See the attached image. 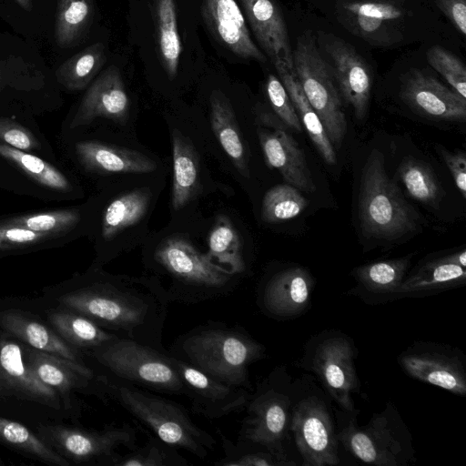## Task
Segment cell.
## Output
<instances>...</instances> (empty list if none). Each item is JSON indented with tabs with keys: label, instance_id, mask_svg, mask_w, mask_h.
Masks as SVG:
<instances>
[{
	"label": "cell",
	"instance_id": "6da1fadb",
	"mask_svg": "<svg viewBox=\"0 0 466 466\" xmlns=\"http://www.w3.org/2000/svg\"><path fill=\"white\" fill-rule=\"evenodd\" d=\"M53 298L109 332L166 350L162 337L170 301L156 279L95 272L72 280Z\"/></svg>",
	"mask_w": 466,
	"mask_h": 466
},
{
	"label": "cell",
	"instance_id": "7a4b0ae2",
	"mask_svg": "<svg viewBox=\"0 0 466 466\" xmlns=\"http://www.w3.org/2000/svg\"><path fill=\"white\" fill-rule=\"evenodd\" d=\"M168 353L216 380L250 390L248 366L265 358L266 348L244 329L215 322L179 336Z\"/></svg>",
	"mask_w": 466,
	"mask_h": 466
},
{
	"label": "cell",
	"instance_id": "3957f363",
	"mask_svg": "<svg viewBox=\"0 0 466 466\" xmlns=\"http://www.w3.org/2000/svg\"><path fill=\"white\" fill-rule=\"evenodd\" d=\"M107 378L108 397L162 441L202 460L213 451L217 442L214 436L199 428L183 406L134 385Z\"/></svg>",
	"mask_w": 466,
	"mask_h": 466
},
{
	"label": "cell",
	"instance_id": "277c9868",
	"mask_svg": "<svg viewBox=\"0 0 466 466\" xmlns=\"http://www.w3.org/2000/svg\"><path fill=\"white\" fill-rule=\"evenodd\" d=\"M334 412L339 444L363 463L408 466L416 461L411 433L391 401L363 426L358 424L360 410L335 408Z\"/></svg>",
	"mask_w": 466,
	"mask_h": 466
},
{
	"label": "cell",
	"instance_id": "5b68a950",
	"mask_svg": "<svg viewBox=\"0 0 466 466\" xmlns=\"http://www.w3.org/2000/svg\"><path fill=\"white\" fill-rule=\"evenodd\" d=\"M153 258L170 280L164 289L170 302L196 304L218 299L228 294L236 284L237 276L182 238L162 242Z\"/></svg>",
	"mask_w": 466,
	"mask_h": 466
},
{
	"label": "cell",
	"instance_id": "8992f818",
	"mask_svg": "<svg viewBox=\"0 0 466 466\" xmlns=\"http://www.w3.org/2000/svg\"><path fill=\"white\" fill-rule=\"evenodd\" d=\"M289 431L301 457V465L339 464V442L331 399L309 373L293 380Z\"/></svg>",
	"mask_w": 466,
	"mask_h": 466
},
{
	"label": "cell",
	"instance_id": "52a82bcc",
	"mask_svg": "<svg viewBox=\"0 0 466 466\" xmlns=\"http://www.w3.org/2000/svg\"><path fill=\"white\" fill-rule=\"evenodd\" d=\"M292 382L287 367L280 365L257 385L244 408L238 438L267 448L287 465H296L285 448L290 437Z\"/></svg>",
	"mask_w": 466,
	"mask_h": 466
},
{
	"label": "cell",
	"instance_id": "ba28073f",
	"mask_svg": "<svg viewBox=\"0 0 466 466\" xmlns=\"http://www.w3.org/2000/svg\"><path fill=\"white\" fill-rule=\"evenodd\" d=\"M360 219L370 238L393 240L414 232L420 217L388 176L383 155L374 150L363 168L360 191Z\"/></svg>",
	"mask_w": 466,
	"mask_h": 466
},
{
	"label": "cell",
	"instance_id": "9c48e42d",
	"mask_svg": "<svg viewBox=\"0 0 466 466\" xmlns=\"http://www.w3.org/2000/svg\"><path fill=\"white\" fill-rule=\"evenodd\" d=\"M86 353L119 381L157 392L186 394L182 378L167 350L116 336Z\"/></svg>",
	"mask_w": 466,
	"mask_h": 466
},
{
	"label": "cell",
	"instance_id": "30bf717a",
	"mask_svg": "<svg viewBox=\"0 0 466 466\" xmlns=\"http://www.w3.org/2000/svg\"><path fill=\"white\" fill-rule=\"evenodd\" d=\"M358 349L354 340L339 329H323L305 343L299 366L319 382L339 407L354 412L353 395L360 393V380L355 360Z\"/></svg>",
	"mask_w": 466,
	"mask_h": 466
},
{
	"label": "cell",
	"instance_id": "8fae6325",
	"mask_svg": "<svg viewBox=\"0 0 466 466\" xmlns=\"http://www.w3.org/2000/svg\"><path fill=\"white\" fill-rule=\"evenodd\" d=\"M297 78L320 119L326 134L339 149L347 131L341 97L329 64L318 50L312 36H301L293 50Z\"/></svg>",
	"mask_w": 466,
	"mask_h": 466
},
{
	"label": "cell",
	"instance_id": "7c38bea8",
	"mask_svg": "<svg viewBox=\"0 0 466 466\" xmlns=\"http://www.w3.org/2000/svg\"><path fill=\"white\" fill-rule=\"evenodd\" d=\"M38 436L70 463L114 466L120 451L137 448V430L129 423L102 430L40 425Z\"/></svg>",
	"mask_w": 466,
	"mask_h": 466
},
{
	"label": "cell",
	"instance_id": "4fadbf2b",
	"mask_svg": "<svg viewBox=\"0 0 466 466\" xmlns=\"http://www.w3.org/2000/svg\"><path fill=\"white\" fill-rule=\"evenodd\" d=\"M397 360L408 376L458 396L466 395V356L461 349L416 340L398 355Z\"/></svg>",
	"mask_w": 466,
	"mask_h": 466
},
{
	"label": "cell",
	"instance_id": "5bb4252c",
	"mask_svg": "<svg viewBox=\"0 0 466 466\" xmlns=\"http://www.w3.org/2000/svg\"><path fill=\"white\" fill-rule=\"evenodd\" d=\"M314 287V277L306 268L289 266L273 272L260 283L256 302L270 319H296L309 308Z\"/></svg>",
	"mask_w": 466,
	"mask_h": 466
},
{
	"label": "cell",
	"instance_id": "9a60e30c",
	"mask_svg": "<svg viewBox=\"0 0 466 466\" xmlns=\"http://www.w3.org/2000/svg\"><path fill=\"white\" fill-rule=\"evenodd\" d=\"M21 347L25 361L43 383L58 393L65 408H71V394L76 390L92 388L106 399L109 398L106 375L96 374L86 364L38 350L25 344Z\"/></svg>",
	"mask_w": 466,
	"mask_h": 466
},
{
	"label": "cell",
	"instance_id": "2e32d148",
	"mask_svg": "<svg viewBox=\"0 0 466 466\" xmlns=\"http://www.w3.org/2000/svg\"><path fill=\"white\" fill-rule=\"evenodd\" d=\"M169 355L182 378L185 395L190 400L194 413L214 420L245 408L250 390L224 383Z\"/></svg>",
	"mask_w": 466,
	"mask_h": 466
},
{
	"label": "cell",
	"instance_id": "e0dca14e",
	"mask_svg": "<svg viewBox=\"0 0 466 466\" xmlns=\"http://www.w3.org/2000/svg\"><path fill=\"white\" fill-rule=\"evenodd\" d=\"M263 127L258 129L259 143L268 167L277 169L288 184L313 193V182L305 155L298 142L275 118L262 114Z\"/></svg>",
	"mask_w": 466,
	"mask_h": 466
},
{
	"label": "cell",
	"instance_id": "ac0fdd59",
	"mask_svg": "<svg viewBox=\"0 0 466 466\" xmlns=\"http://www.w3.org/2000/svg\"><path fill=\"white\" fill-rule=\"evenodd\" d=\"M400 96L412 109L431 118L453 122L466 118V98L423 71L408 74Z\"/></svg>",
	"mask_w": 466,
	"mask_h": 466
},
{
	"label": "cell",
	"instance_id": "d6986e66",
	"mask_svg": "<svg viewBox=\"0 0 466 466\" xmlns=\"http://www.w3.org/2000/svg\"><path fill=\"white\" fill-rule=\"evenodd\" d=\"M329 55L339 94L352 106L356 118L362 120L368 111L371 75L368 65L356 50L343 40L334 38L324 46Z\"/></svg>",
	"mask_w": 466,
	"mask_h": 466
},
{
	"label": "cell",
	"instance_id": "ffe728a7",
	"mask_svg": "<svg viewBox=\"0 0 466 466\" xmlns=\"http://www.w3.org/2000/svg\"><path fill=\"white\" fill-rule=\"evenodd\" d=\"M200 12L209 32L227 49L243 59L267 62L265 54L251 39L235 0H201Z\"/></svg>",
	"mask_w": 466,
	"mask_h": 466
},
{
	"label": "cell",
	"instance_id": "44dd1931",
	"mask_svg": "<svg viewBox=\"0 0 466 466\" xmlns=\"http://www.w3.org/2000/svg\"><path fill=\"white\" fill-rule=\"evenodd\" d=\"M0 393L60 408L58 393L43 383L25 361L22 347L5 338L0 339Z\"/></svg>",
	"mask_w": 466,
	"mask_h": 466
},
{
	"label": "cell",
	"instance_id": "7402d4cb",
	"mask_svg": "<svg viewBox=\"0 0 466 466\" xmlns=\"http://www.w3.org/2000/svg\"><path fill=\"white\" fill-rule=\"evenodd\" d=\"M130 102L119 69L110 66L91 84L72 118L70 127L89 124L96 117L125 123Z\"/></svg>",
	"mask_w": 466,
	"mask_h": 466
},
{
	"label": "cell",
	"instance_id": "603a6c76",
	"mask_svg": "<svg viewBox=\"0 0 466 466\" xmlns=\"http://www.w3.org/2000/svg\"><path fill=\"white\" fill-rule=\"evenodd\" d=\"M267 58L296 73L287 25L274 0H238Z\"/></svg>",
	"mask_w": 466,
	"mask_h": 466
},
{
	"label": "cell",
	"instance_id": "cb8c5ba5",
	"mask_svg": "<svg viewBox=\"0 0 466 466\" xmlns=\"http://www.w3.org/2000/svg\"><path fill=\"white\" fill-rule=\"evenodd\" d=\"M466 283V250L425 260L402 281L396 300L420 299L455 289Z\"/></svg>",
	"mask_w": 466,
	"mask_h": 466
},
{
	"label": "cell",
	"instance_id": "d4e9b609",
	"mask_svg": "<svg viewBox=\"0 0 466 466\" xmlns=\"http://www.w3.org/2000/svg\"><path fill=\"white\" fill-rule=\"evenodd\" d=\"M411 255L360 265L351 271L355 286L348 294L367 305L396 300L399 289L409 272Z\"/></svg>",
	"mask_w": 466,
	"mask_h": 466
},
{
	"label": "cell",
	"instance_id": "484cf974",
	"mask_svg": "<svg viewBox=\"0 0 466 466\" xmlns=\"http://www.w3.org/2000/svg\"><path fill=\"white\" fill-rule=\"evenodd\" d=\"M0 326L33 349L86 364L81 350L66 343L53 328L25 312L17 309L0 312Z\"/></svg>",
	"mask_w": 466,
	"mask_h": 466
},
{
	"label": "cell",
	"instance_id": "4316f807",
	"mask_svg": "<svg viewBox=\"0 0 466 466\" xmlns=\"http://www.w3.org/2000/svg\"><path fill=\"white\" fill-rule=\"evenodd\" d=\"M341 7L350 30L370 43H379V37L389 29H400L407 15L400 3L393 0H354Z\"/></svg>",
	"mask_w": 466,
	"mask_h": 466
},
{
	"label": "cell",
	"instance_id": "83f0119b",
	"mask_svg": "<svg viewBox=\"0 0 466 466\" xmlns=\"http://www.w3.org/2000/svg\"><path fill=\"white\" fill-rule=\"evenodd\" d=\"M76 153L86 169L99 173L144 174L157 167L155 161L144 154L96 141L78 142Z\"/></svg>",
	"mask_w": 466,
	"mask_h": 466
},
{
	"label": "cell",
	"instance_id": "f1b7e54d",
	"mask_svg": "<svg viewBox=\"0 0 466 466\" xmlns=\"http://www.w3.org/2000/svg\"><path fill=\"white\" fill-rule=\"evenodd\" d=\"M211 126L225 153L237 170L249 177L247 155L232 106L221 92L215 90L210 96Z\"/></svg>",
	"mask_w": 466,
	"mask_h": 466
},
{
	"label": "cell",
	"instance_id": "f546056e",
	"mask_svg": "<svg viewBox=\"0 0 466 466\" xmlns=\"http://www.w3.org/2000/svg\"><path fill=\"white\" fill-rule=\"evenodd\" d=\"M48 322L56 332L70 346L89 351L116 338L88 318L60 307L47 312Z\"/></svg>",
	"mask_w": 466,
	"mask_h": 466
},
{
	"label": "cell",
	"instance_id": "4dcf8cb0",
	"mask_svg": "<svg viewBox=\"0 0 466 466\" xmlns=\"http://www.w3.org/2000/svg\"><path fill=\"white\" fill-rule=\"evenodd\" d=\"M284 87L296 109L302 127L315 145L319 154L329 165L337 163V154L330 143L324 127L309 103L296 73H291L284 66H275Z\"/></svg>",
	"mask_w": 466,
	"mask_h": 466
},
{
	"label": "cell",
	"instance_id": "1f68e13d",
	"mask_svg": "<svg viewBox=\"0 0 466 466\" xmlns=\"http://www.w3.org/2000/svg\"><path fill=\"white\" fill-rule=\"evenodd\" d=\"M173 180L171 204L183 208L194 197L198 185V160L191 143L177 130L172 135Z\"/></svg>",
	"mask_w": 466,
	"mask_h": 466
},
{
	"label": "cell",
	"instance_id": "d6a6232c",
	"mask_svg": "<svg viewBox=\"0 0 466 466\" xmlns=\"http://www.w3.org/2000/svg\"><path fill=\"white\" fill-rule=\"evenodd\" d=\"M154 24L159 59L169 79H173L182 51L175 0H154Z\"/></svg>",
	"mask_w": 466,
	"mask_h": 466
},
{
	"label": "cell",
	"instance_id": "836d02e7",
	"mask_svg": "<svg viewBox=\"0 0 466 466\" xmlns=\"http://www.w3.org/2000/svg\"><path fill=\"white\" fill-rule=\"evenodd\" d=\"M94 15L93 0H58L55 40L62 48L76 46L86 35Z\"/></svg>",
	"mask_w": 466,
	"mask_h": 466
},
{
	"label": "cell",
	"instance_id": "e575fe53",
	"mask_svg": "<svg viewBox=\"0 0 466 466\" xmlns=\"http://www.w3.org/2000/svg\"><path fill=\"white\" fill-rule=\"evenodd\" d=\"M208 246L206 254L213 262L237 277L245 272L246 262L240 237L227 218H218L208 235Z\"/></svg>",
	"mask_w": 466,
	"mask_h": 466
},
{
	"label": "cell",
	"instance_id": "d590c367",
	"mask_svg": "<svg viewBox=\"0 0 466 466\" xmlns=\"http://www.w3.org/2000/svg\"><path fill=\"white\" fill-rule=\"evenodd\" d=\"M150 195L147 189L127 192L111 201L102 218V235L111 239L125 228L138 223L145 216Z\"/></svg>",
	"mask_w": 466,
	"mask_h": 466
},
{
	"label": "cell",
	"instance_id": "8d00e7d4",
	"mask_svg": "<svg viewBox=\"0 0 466 466\" xmlns=\"http://www.w3.org/2000/svg\"><path fill=\"white\" fill-rule=\"evenodd\" d=\"M106 61L105 46L95 43L65 61L56 70L59 83L69 90L87 86Z\"/></svg>",
	"mask_w": 466,
	"mask_h": 466
},
{
	"label": "cell",
	"instance_id": "74e56055",
	"mask_svg": "<svg viewBox=\"0 0 466 466\" xmlns=\"http://www.w3.org/2000/svg\"><path fill=\"white\" fill-rule=\"evenodd\" d=\"M0 441L47 464L57 466L71 465L66 459L25 426L1 416Z\"/></svg>",
	"mask_w": 466,
	"mask_h": 466
},
{
	"label": "cell",
	"instance_id": "f35d334b",
	"mask_svg": "<svg viewBox=\"0 0 466 466\" xmlns=\"http://www.w3.org/2000/svg\"><path fill=\"white\" fill-rule=\"evenodd\" d=\"M398 173L410 197L423 204L438 206L441 197V185L427 163L407 159L401 163Z\"/></svg>",
	"mask_w": 466,
	"mask_h": 466
},
{
	"label": "cell",
	"instance_id": "ab89813d",
	"mask_svg": "<svg viewBox=\"0 0 466 466\" xmlns=\"http://www.w3.org/2000/svg\"><path fill=\"white\" fill-rule=\"evenodd\" d=\"M309 201L300 190L289 184L276 185L264 195L261 218L267 223H279L299 216Z\"/></svg>",
	"mask_w": 466,
	"mask_h": 466
},
{
	"label": "cell",
	"instance_id": "60d3db41",
	"mask_svg": "<svg viewBox=\"0 0 466 466\" xmlns=\"http://www.w3.org/2000/svg\"><path fill=\"white\" fill-rule=\"evenodd\" d=\"M0 155L43 186L60 191L70 188L66 177L38 157L5 144H0Z\"/></svg>",
	"mask_w": 466,
	"mask_h": 466
},
{
	"label": "cell",
	"instance_id": "b9f144b4",
	"mask_svg": "<svg viewBox=\"0 0 466 466\" xmlns=\"http://www.w3.org/2000/svg\"><path fill=\"white\" fill-rule=\"evenodd\" d=\"M187 461L179 450L155 435H150L147 442L135 450L121 454L114 466H185Z\"/></svg>",
	"mask_w": 466,
	"mask_h": 466
},
{
	"label": "cell",
	"instance_id": "7bdbcfd3",
	"mask_svg": "<svg viewBox=\"0 0 466 466\" xmlns=\"http://www.w3.org/2000/svg\"><path fill=\"white\" fill-rule=\"evenodd\" d=\"M224 456L216 465L221 466H283L287 463L267 448L238 440L234 442L221 430H217Z\"/></svg>",
	"mask_w": 466,
	"mask_h": 466
},
{
	"label": "cell",
	"instance_id": "ee69618b",
	"mask_svg": "<svg viewBox=\"0 0 466 466\" xmlns=\"http://www.w3.org/2000/svg\"><path fill=\"white\" fill-rule=\"evenodd\" d=\"M78 219L77 211L62 209L11 217L1 222L56 237L70 230Z\"/></svg>",
	"mask_w": 466,
	"mask_h": 466
},
{
	"label": "cell",
	"instance_id": "f6af8a7d",
	"mask_svg": "<svg viewBox=\"0 0 466 466\" xmlns=\"http://www.w3.org/2000/svg\"><path fill=\"white\" fill-rule=\"evenodd\" d=\"M427 60L453 90L466 98V69L457 56L441 46H434L428 50Z\"/></svg>",
	"mask_w": 466,
	"mask_h": 466
},
{
	"label": "cell",
	"instance_id": "bcb514c9",
	"mask_svg": "<svg viewBox=\"0 0 466 466\" xmlns=\"http://www.w3.org/2000/svg\"><path fill=\"white\" fill-rule=\"evenodd\" d=\"M266 90L271 106L281 122L300 132L302 124L282 82L274 75H268Z\"/></svg>",
	"mask_w": 466,
	"mask_h": 466
},
{
	"label": "cell",
	"instance_id": "7dc6e473",
	"mask_svg": "<svg viewBox=\"0 0 466 466\" xmlns=\"http://www.w3.org/2000/svg\"><path fill=\"white\" fill-rule=\"evenodd\" d=\"M53 237L0 221V251L29 248Z\"/></svg>",
	"mask_w": 466,
	"mask_h": 466
},
{
	"label": "cell",
	"instance_id": "c3c4849f",
	"mask_svg": "<svg viewBox=\"0 0 466 466\" xmlns=\"http://www.w3.org/2000/svg\"><path fill=\"white\" fill-rule=\"evenodd\" d=\"M0 140L16 149L31 152L39 145L34 134L10 119L0 118Z\"/></svg>",
	"mask_w": 466,
	"mask_h": 466
},
{
	"label": "cell",
	"instance_id": "681fc988",
	"mask_svg": "<svg viewBox=\"0 0 466 466\" xmlns=\"http://www.w3.org/2000/svg\"><path fill=\"white\" fill-rule=\"evenodd\" d=\"M441 155L459 191L466 198V156L464 152L451 153L442 149Z\"/></svg>",
	"mask_w": 466,
	"mask_h": 466
},
{
	"label": "cell",
	"instance_id": "f907efd6",
	"mask_svg": "<svg viewBox=\"0 0 466 466\" xmlns=\"http://www.w3.org/2000/svg\"><path fill=\"white\" fill-rule=\"evenodd\" d=\"M436 3L459 33L464 36L466 34V0H436Z\"/></svg>",
	"mask_w": 466,
	"mask_h": 466
},
{
	"label": "cell",
	"instance_id": "816d5d0a",
	"mask_svg": "<svg viewBox=\"0 0 466 466\" xmlns=\"http://www.w3.org/2000/svg\"><path fill=\"white\" fill-rule=\"evenodd\" d=\"M23 9L25 11L32 10V1L31 0H15Z\"/></svg>",
	"mask_w": 466,
	"mask_h": 466
}]
</instances>
